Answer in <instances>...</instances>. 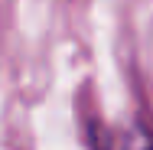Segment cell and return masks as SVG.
Masks as SVG:
<instances>
[{
    "label": "cell",
    "instance_id": "1",
    "mask_svg": "<svg viewBox=\"0 0 153 150\" xmlns=\"http://www.w3.org/2000/svg\"><path fill=\"white\" fill-rule=\"evenodd\" d=\"M137 150H153V144H150V140H143V144H140Z\"/></svg>",
    "mask_w": 153,
    "mask_h": 150
}]
</instances>
